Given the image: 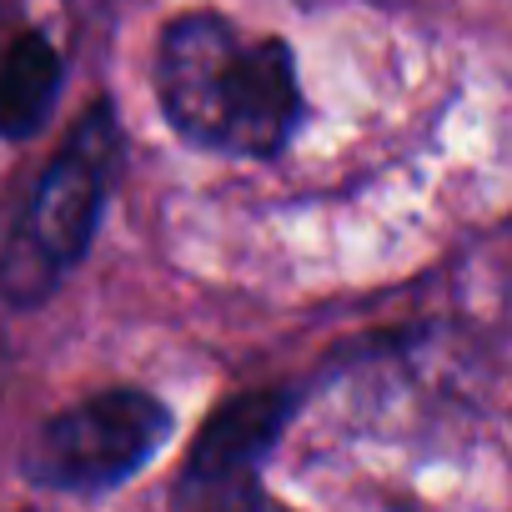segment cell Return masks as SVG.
Wrapping results in <instances>:
<instances>
[{
	"instance_id": "1",
	"label": "cell",
	"mask_w": 512,
	"mask_h": 512,
	"mask_svg": "<svg viewBox=\"0 0 512 512\" xmlns=\"http://www.w3.org/2000/svg\"><path fill=\"white\" fill-rule=\"evenodd\" d=\"M156 96L166 121L216 156H277L302 126V86L287 41L246 36L211 11L176 16L161 31Z\"/></svg>"
},
{
	"instance_id": "2",
	"label": "cell",
	"mask_w": 512,
	"mask_h": 512,
	"mask_svg": "<svg viewBox=\"0 0 512 512\" xmlns=\"http://www.w3.org/2000/svg\"><path fill=\"white\" fill-rule=\"evenodd\" d=\"M116 156H121L116 116L106 101H96L86 121L71 131V141L61 146V156L36 181L6 251H0V292H6V302L16 307L46 302L86 256L106 211Z\"/></svg>"
},
{
	"instance_id": "3",
	"label": "cell",
	"mask_w": 512,
	"mask_h": 512,
	"mask_svg": "<svg viewBox=\"0 0 512 512\" xmlns=\"http://www.w3.org/2000/svg\"><path fill=\"white\" fill-rule=\"evenodd\" d=\"M171 437V412L141 387L96 392L51 422L26 447V477L51 492H111L136 477Z\"/></svg>"
},
{
	"instance_id": "4",
	"label": "cell",
	"mask_w": 512,
	"mask_h": 512,
	"mask_svg": "<svg viewBox=\"0 0 512 512\" xmlns=\"http://www.w3.org/2000/svg\"><path fill=\"white\" fill-rule=\"evenodd\" d=\"M287 397L277 392H256V397H236L226 402L196 437L181 482H176V512H211L226 507L256 487V472H262V457L272 452V442L282 437L287 422Z\"/></svg>"
},
{
	"instance_id": "5",
	"label": "cell",
	"mask_w": 512,
	"mask_h": 512,
	"mask_svg": "<svg viewBox=\"0 0 512 512\" xmlns=\"http://www.w3.org/2000/svg\"><path fill=\"white\" fill-rule=\"evenodd\" d=\"M61 91V56L46 36H21L0 61V136H31Z\"/></svg>"
},
{
	"instance_id": "6",
	"label": "cell",
	"mask_w": 512,
	"mask_h": 512,
	"mask_svg": "<svg viewBox=\"0 0 512 512\" xmlns=\"http://www.w3.org/2000/svg\"><path fill=\"white\" fill-rule=\"evenodd\" d=\"M211 512H297V507H287V502H277L267 492H246V497H236L226 507H211Z\"/></svg>"
}]
</instances>
